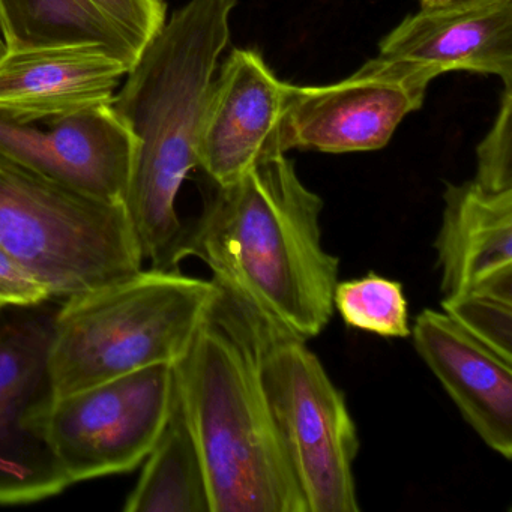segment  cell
I'll return each instance as SVG.
<instances>
[{
  "mask_svg": "<svg viewBox=\"0 0 512 512\" xmlns=\"http://www.w3.org/2000/svg\"><path fill=\"white\" fill-rule=\"evenodd\" d=\"M239 307L253 329L266 398L308 512L359 511L353 475L358 431L343 392L307 341Z\"/></svg>",
  "mask_w": 512,
  "mask_h": 512,
  "instance_id": "cell-6",
  "label": "cell"
},
{
  "mask_svg": "<svg viewBox=\"0 0 512 512\" xmlns=\"http://www.w3.org/2000/svg\"><path fill=\"white\" fill-rule=\"evenodd\" d=\"M239 0H190L143 47L112 107L134 139L124 208L143 260L178 271L185 224L176 199L199 167L203 121Z\"/></svg>",
  "mask_w": 512,
  "mask_h": 512,
  "instance_id": "cell-2",
  "label": "cell"
},
{
  "mask_svg": "<svg viewBox=\"0 0 512 512\" xmlns=\"http://www.w3.org/2000/svg\"><path fill=\"white\" fill-rule=\"evenodd\" d=\"M53 314H26L0 326V505L38 502L71 485L43 428L53 400L47 370Z\"/></svg>",
  "mask_w": 512,
  "mask_h": 512,
  "instance_id": "cell-9",
  "label": "cell"
},
{
  "mask_svg": "<svg viewBox=\"0 0 512 512\" xmlns=\"http://www.w3.org/2000/svg\"><path fill=\"white\" fill-rule=\"evenodd\" d=\"M379 56L427 68L436 77L464 70L512 86V0L421 8L383 38Z\"/></svg>",
  "mask_w": 512,
  "mask_h": 512,
  "instance_id": "cell-13",
  "label": "cell"
},
{
  "mask_svg": "<svg viewBox=\"0 0 512 512\" xmlns=\"http://www.w3.org/2000/svg\"><path fill=\"white\" fill-rule=\"evenodd\" d=\"M142 52L166 23V0H91Z\"/></svg>",
  "mask_w": 512,
  "mask_h": 512,
  "instance_id": "cell-21",
  "label": "cell"
},
{
  "mask_svg": "<svg viewBox=\"0 0 512 512\" xmlns=\"http://www.w3.org/2000/svg\"><path fill=\"white\" fill-rule=\"evenodd\" d=\"M49 299L52 295L47 287L13 254L0 247V310L40 307Z\"/></svg>",
  "mask_w": 512,
  "mask_h": 512,
  "instance_id": "cell-22",
  "label": "cell"
},
{
  "mask_svg": "<svg viewBox=\"0 0 512 512\" xmlns=\"http://www.w3.org/2000/svg\"><path fill=\"white\" fill-rule=\"evenodd\" d=\"M419 2H422V0H419Z\"/></svg>",
  "mask_w": 512,
  "mask_h": 512,
  "instance_id": "cell-25",
  "label": "cell"
},
{
  "mask_svg": "<svg viewBox=\"0 0 512 512\" xmlns=\"http://www.w3.org/2000/svg\"><path fill=\"white\" fill-rule=\"evenodd\" d=\"M0 31L8 52L100 46L130 68L142 53L91 0H0Z\"/></svg>",
  "mask_w": 512,
  "mask_h": 512,
  "instance_id": "cell-16",
  "label": "cell"
},
{
  "mask_svg": "<svg viewBox=\"0 0 512 512\" xmlns=\"http://www.w3.org/2000/svg\"><path fill=\"white\" fill-rule=\"evenodd\" d=\"M413 340L470 427L485 445L511 460V359L473 337L443 310L422 311Z\"/></svg>",
  "mask_w": 512,
  "mask_h": 512,
  "instance_id": "cell-12",
  "label": "cell"
},
{
  "mask_svg": "<svg viewBox=\"0 0 512 512\" xmlns=\"http://www.w3.org/2000/svg\"><path fill=\"white\" fill-rule=\"evenodd\" d=\"M433 79L436 74L427 68L377 56L332 85L287 83L281 151L344 154L385 148L403 119L421 109Z\"/></svg>",
  "mask_w": 512,
  "mask_h": 512,
  "instance_id": "cell-8",
  "label": "cell"
},
{
  "mask_svg": "<svg viewBox=\"0 0 512 512\" xmlns=\"http://www.w3.org/2000/svg\"><path fill=\"white\" fill-rule=\"evenodd\" d=\"M476 157V184L488 191L512 190V86H505L499 115Z\"/></svg>",
  "mask_w": 512,
  "mask_h": 512,
  "instance_id": "cell-20",
  "label": "cell"
},
{
  "mask_svg": "<svg viewBox=\"0 0 512 512\" xmlns=\"http://www.w3.org/2000/svg\"><path fill=\"white\" fill-rule=\"evenodd\" d=\"M442 310L473 337L512 361V301L473 293L442 301Z\"/></svg>",
  "mask_w": 512,
  "mask_h": 512,
  "instance_id": "cell-19",
  "label": "cell"
},
{
  "mask_svg": "<svg viewBox=\"0 0 512 512\" xmlns=\"http://www.w3.org/2000/svg\"><path fill=\"white\" fill-rule=\"evenodd\" d=\"M218 293L214 281L151 268L64 299L47 353L53 398L178 364Z\"/></svg>",
  "mask_w": 512,
  "mask_h": 512,
  "instance_id": "cell-4",
  "label": "cell"
},
{
  "mask_svg": "<svg viewBox=\"0 0 512 512\" xmlns=\"http://www.w3.org/2000/svg\"><path fill=\"white\" fill-rule=\"evenodd\" d=\"M287 83L260 53L236 49L212 83L199 145V167L214 185L232 184L280 146Z\"/></svg>",
  "mask_w": 512,
  "mask_h": 512,
  "instance_id": "cell-11",
  "label": "cell"
},
{
  "mask_svg": "<svg viewBox=\"0 0 512 512\" xmlns=\"http://www.w3.org/2000/svg\"><path fill=\"white\" fill-rule=\"evenodd\" d=\"M46 124L49 130H41L0 113V154L80 196L124 205L136 139L112 104Z\"/></svg>",
  "mask_w": 512,
  "mask_h": 512,
  "instance_id": "cell-10",
  "label": "cell"
},
{
  "mask_svg": "<svg viewBox=\"0 0 512 512\" xmlns=\"http://www.w3.org/2000/svg\"><path fill=\"white\" fill-rule=\"evenodd\" d=\"M175 365L143 368L53 398L44 434L70 484L139 466L175 403Z\"/></svg>",
  "mask_w": 512,
  "mask_h": 512,
  "instance_id": "cell-7",
  "label": "cell"
},
{
  "mask_svg": "<svg viewBox=\"0 0 512 512\" xmlns=\"http://www.w3.org/2000/svg\"><path fill=\"white\" fill-rule=\"evenodd\" d=\"M175 379L211 512H308L266 398L253 329L221 290Z\"/></svg>",
  "mask_w": 512,
  "mask_h": 512,
  "instance_id": "cell-3",
  "label": "cell"
},
{
  "mask_svg": "<svg viewBox=\"0 0 512 512\" xmlns=\"http://www.w3.org/2000/svg\"><path fill=\"white\" fill-rule=\"evenodd\" d=\"M476 0H422V8L452 7V5L470 4Z\"/></svg>",
  "mask_w": 512,
  "mask_h": 512,
  "instance_id": "cell-23",
  "label": "cell"
},
{
  "mask_svg": "<svg viewBox=\"0 0 512 512\" xmlns=\"http://www.w3.org/2000/svg\"><path fill=\"white\" fill-rule=\"evenodd\" d=\"M323 202L286 154L218 187L185 224L181 259L199 257L221 292L281 331L308 341L334 311L338 257L323 248Z\"/></svg>",
  "mask_w": 512,
  "mask_h": 512,
  "instance_id": "cell-1",
  "label": "cell"
},
{
  "mask_svg": "<svg viewBox=\"0 0 512 512\" xmlns=\"http://www.w3.org/2000/svg\"><path fill=\"white\" fill-rule=\"evenodd\" d=\"M0 247L53 298L130 277L143 256L124 205L53 184L0 154Z\"/></svg>",
  "mask_w": 512,
  "mask_h": 512,
  "instance_id": "cell-5",
  "label": "cell"
},
{
  "mask_svg": "<svg viewBox=\"0 0 512 512\" xmlns=\"http://www.w3.org/2000/svg\"><path fill=\"white\" fill-rule=\"evenodd\" d=\"M125 512H211L205 470L175 395L163 433L146 457Z\"/></svg>",
  "mask_w": 512,
  "mask_h": 512,
  "instance_id": "cell-17",
  "label": "cell"
},
{
  "mask_svg": "<svg viewBox=\"0 0 512 512\" xmlns=\"http://www.w3.org/2000/svg\"><path fill=\"white\" fill-rule=\"evenodd\" d=\"M334 307L352 328L385 338H406L412 334L403 286L374 272L358 280L337 283Z\"/></svg>",
  "mask_w": 512,
  "mask_h": 512,
  "instance_id": "cell-18",
  "label": "cell"
},
{
  "mask_svg": "<svg viewBox=\"0 0 512 512\" xmlns=\"http://www.w3.org/2000/svg\"><path fill=\"white\" fill-rule=\"evenodd\" d=\"M434 248L443 301L488 295L512 301V190L475 181L446 187Z\"/></svg>",
  "mask_w": 512,
  "mask_h": 512,
  "instance_id": "cell-14",
  "label": "cell"
},
{
  "mask_svg": "<svg viewBox=\"0 0 512 512\" xmlns=\"http://www.w3.org/2000/svg\"><path fill=\"white\" fill-rule=\"evenodd\" d=\"M8 50L7 46H5L4 41V35H2V31H0V61L5 58V55H7Z\"/></svg>",
  "mask_w": 512,
  "mask_h": 512,
  "instance_id": "cell-24",
  "label": "cell"
},
{
  "mask_svg": "<svg viewBox=\"0 0 512 512\" xmlns=\"http://www.w3.org/2000/svg\"><path fill=\"white\" fill-rule=\"evenodd\" d=\"M130 70L100 46L8 52L0 61V113L35 124L112 104Z\"/></svg>",
  "mask_w": 512,
  "mask_h": 512,
  "instance_id": "cell-15",
  "label": "cell"
}]
</instances>
